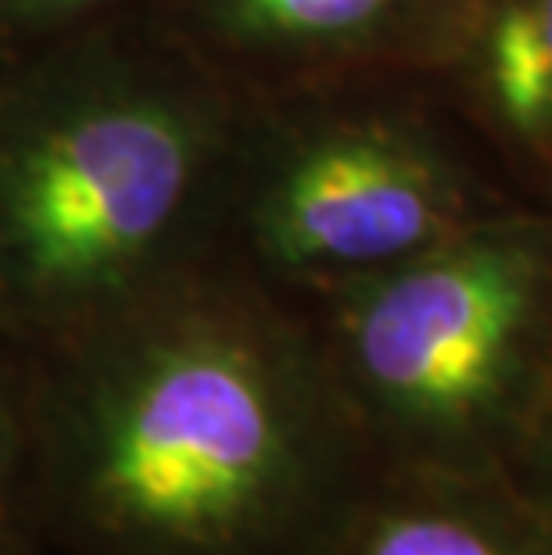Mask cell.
<instances>
[{
  "mask_svg": "<svg viewBox=\"0 0 552 555\" xmlns=\"http://www.w3.org/2000/svg\"><path fill=\"white\" fill-rule=\"evenodd\" d=\"M26 362L40 555H320L373 469L309 312L230 262Z\"/></svg>",
  "mask_w": 552,
  "mask_h": 555,
  "instance_id": "cell-1",
  "label": "cell"
},
{
  "mask_svg": "<svg viewBox=\"0 0 552 555\" xmlns=\"http://www.w3.org/2000/svg\"><path fill=\"white\" fill-rule=\"evenodd\" d=\"M248 115L147 15L0 65V340L43 356L227 262Z\"/></svg>",
  "mask_w": 552,
  "mask_h": 555,
  "instance_id": "cell-2",
  "label": "cell"
},
{
  "mask_svg": "<svg viewBox=\"0 0 552 555\" xmlns=\"http://www.w3.org/2000/svg\"><path fill=\"white\" fill-rule=\"evenodd\" d=\"M373 466L502 474L552 373V205L301 305Z\"/></svg>",
  "mask_w": 552,
  "mask_h": 555,
  "instance_id": "cell-3",
  "label": "cell"
},
{
  "mask_svg": "<svg viewBox=\"0 0 552 555\" xmlns=\"http://www.w3.org/2000/svg\"><path fill=\"white\" fill-rule=\"evenodd\" d=\"M356 82L252 101L227 262L295 305L377 276L513 205L420 90Z\"/></svg>",
  "mask_w": 552,
  "mask_h": 555,
  "instance_id": "cell-4",
  "label": "cell"
},
{
  "mask_svg": "<svg viewBox=\"0 0 552 555\" xmlns=\"http://www.w3.org/2000/svg\"><path fill=\"white\" fill-rule=\"evenodd\" d=\"M480 0H155L147 18L248 101L434 82Z\"/></svg>",
  "mask_w": 552,
  "mask_h": 555,
  "instance_id": "cell-5",
  "label": "cell"
},
{
  "mask_svg": "<svg viewBox=\"0 0 552 555\" xmlns=\"http://www.w3.org/2000/svg\"><path fill=\"white\" fill-rule=\"evenodd\" d=\"M320 555H552V524L502 474L373 466Z\"/></svg>",
  "mask_w": 552,
  "mask_h": 555,
  "instance_id": "cell-6",
  "label": "cell"
},
{
  "mask_svg": "<svg viewBox=\"0 0 552 555\" xmlns=\"http://www.w3.org/2000/svg\"><path fill=\"white\" fill-rule=\"evenodd\" d=\"M438 87L502 155L552 186V0H480Z\"/></svg>",
  "mask_w": 552,
  "mask_h": 555,
  "instance_id": "cell-7",
  "label": "cell"
},
{
  "mask_svg": "<svg viewBox=\"0 0 552 555\" xmlns=\"http://www.w3.org/2000/svg\"><path fill=\"white\" fill-rule=\"evenodd\" d=\"M29 362L0 340V555H40L26 513Z\"/></svg>",
  "mask_w": 552,
  "mask_h": 555,
  "instance_id": "cell-8",
  "label": "cell"
},
{
  "mask_svg": "<svg viewBox=\"0 0 552 555\" xmlns=\"http://www.w3.org/2000/svg\"><path fill=\"white\" fill-rule=\"evenodd\" d=\"M155 0H0V65L147 15Z\"/></svg>",
  "mask_w": 552,
  "mask_h": 555,
  "instance_id": "cell-9",
  "label": "cell"
},
{
  "mask_svg": "<svg viewBox=\"0 0 552 555\" xmlns=\"http://www.w3.org/2000/svg\"><path fill=\"white\" fill-rule=\"evenodd\" d=\"M506 480L552 524V373L506 466Z\"/></svg>",
  "mask_w": 552,
  "mask_h": 555,
  "instance_id": "cell-10",
  "label": "cell"
}]
</instances>
